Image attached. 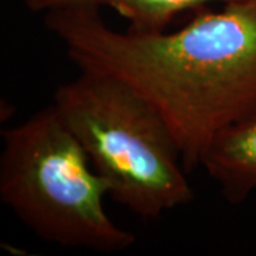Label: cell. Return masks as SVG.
Instances as JSON below:
<instances>
[{"label":"cell","mask_w":256,"mask_h":256,"mask_svg":"<svg viewBox=\"0 0 256 256\" xmlns=\"http://www.w3.org/2000/svg\"><path fill=\"white\" fill-rule=\"evenodd\" d=\"M200 165L236 205L256 190V111L229 122L212 137Z\"/></svg>","instance_id":"obj_4"},{"label":"cell","mask_w":256,"mask_h":256,"mask_svg":"<svg viewBox=\"0 0 256 256\" xmlns=\"http://www.w3.org/2000/svg\"><path fill=\"white\" fill-rule=\"evenodd\" d=\"M2 138L0 200L38 238L102 254L136 244L104 210L110 188L53 104Z\"/></svg>","instance_id":"obj_3"},{"label":"cell","mask_w":256,"mask_h":256,"mask_svg":"<svg viewBox=\"0 0 256 256\" xmlns=\"http://www.w3.org/2000/svg\"><path fill=\"white\" fill-rule=\"evenodd\" d=\"M229 3L234 0H101L128 22L132 33H162L178 14L186 10L204 9L210 3Z\"/></svg>","instance_id":"obj_5"},{"label":"cell","mask_w":256,"mask_h":256,"mask_svg":"<svg viewBox=\"0 0 256 256\" xmlns=\"http://www.w3.org/2000/svg\"><path fill=\"white\" fill-rule=\"evenodd\" d=\"M52 104L107 182L108 196L138 218L156 220L194 200L171 130L127 84L80 72L56 90Z\"/></svg>","instance_id":"obj_2"},{"label":"cell","mask_w":256,"mask_h":256,"mask_svg":"<svg viewBox=\"0 0 256 256\" xmlns=\"http://www.w3.org/2000/svg\"><path fill=\"white\" fill-rule=\"evenodd\" d=\"M32 12L50 13L68 9H100L101 0H24Z\"/></svg>","instance_id":"obj_6"},{"label":"cell","mask_w":256,"mask_h":256,"mask_svg":"<svg viewBox=\"0 0 256 256\" xmlns=\"http://www.w3.org/2000/svg\"><path fill=\"white\" fill-rule=\"evenodd\" d=\"M100 9L46 14L80 72L127 84L170 127L188 172L220 128L256 111V0L196 10L172 33L117 32Z\"/></svg>","instance_id":"obj_1"}]
</instances>
